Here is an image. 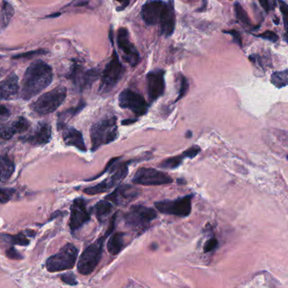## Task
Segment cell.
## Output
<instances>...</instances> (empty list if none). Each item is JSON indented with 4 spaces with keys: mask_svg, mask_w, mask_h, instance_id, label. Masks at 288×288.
<instances>
[{
    "mask_svg": "<svg viewBox=\"0 0 288 288\" xmlns=\"http://www.w3.org/2000/svg\"><path fill=\"white\" fill-rule=\"evenodd\" d=\"M276 139L278 140L282 145L288 148V132L285 130H274L273 132Z\"/></svg>",
    "mask_w": 288,
    "mask_h": 288,
    "instance_id": "e575fe53",
    "label": "cell"
},
{
    "mask_svg": "<svg viewBox=\"0 0 288 288\" xmlns=\"http://www.w3.org/2000/svg\"><path fill=\"white\" fill-rule=\"evenodd\" d=\"M124 237L125 234L121 232L112 235L107 242L108 252L111 255H117L122 250L124 246Z\"/></svg>",
    "mask_w": 288,
    "mask_h": 288,
    "instance_id": "484cf974",
    "label": "cell"
},
{
    "mask_svg": "<svg viewBox=\"0 0 288 288\" xmlns=\"http://www.w3.org/2000/svg\"><path fill=\"white\" fill-rule=\"evenodd\" d=\"M85 102L81 101L76 106L68 109L66 111H64V112L58 115V120H57L58 130H60L62 127L66 125V120L79 114V112L85 107Z\"/></svg>",
    "mask_w": 288,
    "mask_h": 288,
    "instance_id": "f1b7e54d",
    "label": "cell"
},
{
    "mask_svg": "<svg viewBox=\"0 0 288 288\" xmlns=\"http://www.w3.org/2000/svg\"><path fill=\"white\" fill-rule=\"evenodd\" d=\"M166 2L163 0H148L141 10L143 21L148 26L159 24Z\"/></svg>",
    "mask_w": 288,
    "mask_h": 288,
    "instance_id": "ac0fdd59",
    "label": "cell"
},
{
    "mask_svg": "<svg viewBox=\"0 0 288 288\" xmlns=\"http://www.w3.org/2000/svg\"><path fill=\"white\" fill-rule=\"evenodd\" d=\"M277 3H278L279 8L282 14L284 27H285L284 39H285L286 42L288 43V4L283 0H277Z\"/></svg>",
    "mask_w": 288,
    "mask_h": 288,
    "instance_id": "1f68e13d",
    "label": "cell"
},
{
    "mask_svg": "<svg viewBox=\"0 0 288 288\" xmlns=\"http://www.w3.org/2000/svg\"><path fill=\"white\" fill-rule=\"evenodd\" d=\"M140 190L134 186L125 184L119 185L112 193L105 197V199L117 206H125L138 197Z\"/></svg>",
    "mask_w": 288,
    "mask_h": 288,
    "instance_id": "2e32d148",
    "label": "cell"
},
{
    "mask_svg": "<svg viewBox=\"0 0 288 288\" xmlns=\"http://www.w3.org/2000/svg\"><path fill=\"white\" fill-rule=\"evenodd\" d=\"M10 116V111L8 108L4 105H0V120H3L4 118H8Z\"/></svg>",
    "mask_w": 288,
    "mask_h": 288,
    "instance_id": "7bdbcfd3",
    "label": "cell"
},
{
    "mask_svg": "<svg viewBox=\"0 0 288 288\" xmlns=\"http://www.w3.org/2000/svg\"><path fill=\"white\" fill-rule=\"evenodd\" d=\"M116 218H117V213L111 218V222L108 227L107 231L105 232V235L98 238L97 240H95L91 244H89L79 257V262H78V271L81 275H88L91 274L95 271L96 266H98L100 260L102 258L103 245H104L105 238L109 235H111L114 230Z\"/></svg>",
    "mask_w": 288,
    "mask_h": 288,
    "instance_id": "7a4b0ae2",
    "label": "cell"
},
{
    "mask_svg": "<svg viewBox=\"0 0 288 288\" xmlns=\"http://www.w3.org/2000/svg\"><path fill=\"white\" fill-rule=\"evenodd\" d=\"M24 233H20L16 235H0V247H12V245H20V246H27L30 244V241Z\"/></svg>",
    "mask_w": 288,
    "mask_h": 288,
    "instance_id": "cb8c5ba5",
    "label": "cell"
},
{
    "mask_svg": "<svg viewBox=\"0 0 288 288\" xmlns=\"http://www.w3.org/2000/svg\"><path fill=\"white\" fill-rule=\"evenodd\" d=\"M118 137V118L113 115L95 121L90 128L91 150L93 152L113 143Z\"/></svg>",
    "mask_w": 288,
    "mask_h": 288,
    "instance_id": "3957f363",
    "label": "cell"
},
{
    "mask_svg": "<svg viewBox=\"0 0 288 288\" xmlns=\"http://www.w3.org/2000/svg\"><path fill=\"white\" fill-rule=\"evenodd\" d=\"M1 75H2V73H0V76H1Z\"/></svg>",
    "mask_w": 288,
    "mask_h": 288,
    "instance_id": "c3c4849f",
    "label": "cell"
},
{
    "mask_svg": "<svg viewBox=\"0 0 288 288\" xmlns=\"http://www.w3.org/2000/svg\"><path fill=\"white\" fill-rule=\"evenodd\" d=\"M219 246V241L216 237H211L204 245V253H209Z\"/></svg>",
    "mask_w": 288,
    "mask_h": 288,
    "instance_id": "74e56055",
    "label": "cell"
},
{
    "mask_svg": "<svg viewBox=\"0 0 288 288\" xmlns=\"http://www.w3.org/2000/svg\"><path fill=\"white\" fill-rule=\"evenodd\" d=\"M87 203L82 197L73 200L70 210L69 227L71 231L74 232L82 228L84 225L90 220V213L86 207Z\"/></svg>",
    "mask_w": 288,
    "mask_h": 288,
    "instance_id": "5bb4252c",
    "label": "cell"
},
{
    "mask_svg": "<svg viewBox=\"0 0 288 288\" xmlns=\"http://www.w3.org/2000/svg\"><path fill=\"white\" fill-rule=\"evenodd\" d=\"M53 73L51 67L41 60L35 61L27 68L21 81L19 95L29 101L51 85Z\"/></svg>",
    "mask_w": 288,
    "mask_h": 288,
    "instance_id": "6da1fadb",
    "label": "cell"
},
{
    "mask_svg": "<svg viewBox=\"0 0 288 288\" xmlns=\"http://www.w3.org/2000/svg\"><path fill=\"white\" fill-rule=\"evenodd\" d=\"M136 120V119H135V120H131V119H129V120H124L121 121V123H122V125H130V124L134 123Z\"/></svg>",
    "mask_w": 288,
    "mask_h": 288,
    "instance_id": "f6af8a7d",
    "label": "cell"
},
{
    "mask_svg": "<svg viewBox=\"0 0 288 288\" xmlns=\"http://www.w3.org/2000/svg\"><path fill=\"white\" fill-rule=\"evenodd\" d=\"M111 174V176L106 178L105 180L102 181L101 183L97 184L96 186L87 187L84 192L87 195H98V194L104 193L111 190L112 188L117 187L121 183L125 178L127 177L128 174V165L122 164L118 165V168H116L115 171Z\"/></svg>",
    "mask_w": 288,
    "mask_h": 288,
    "instance_id": "30bf717a",
    "label": "cell"
},
{
    "mask_svg": "<svg viewBox=\"0 0 288 288\" xmlns=\"http://www.w3.org/2000/svg\"><path fill=\"white\" fill-rule=\"evenodd\" d=\"M79 250L73 244H65L59 252L49 257L46 261V267L49 272H58L73 269L76 264Z\"/></svg>",
    "mask_w": 288,
    "mask_h": 288,
    "instance_id": "5b68a950",
    "label": "cell"
},
{
    "mask_svg": "<svg viewBox=\"0 0 288 288\" xmlns=\"http://www.w3.org/2000/svg\"><path fill=\"white\" fill-rule=\"evenodd\" d=\"M235 10L236 17L239 20V22L242 23L246 27H251L252 26V23H251L250 17L248 16L247 12L244 10L243 7L241 6L240 3H235Z\"/></svg>",
    "mask_w": 288,
    "mask_h": 288,
    "instance_id": "4dcf8cb0",
    "label": "cell"
},
{
    "mask_svg": "<svg viewBox=\"0 0 288 288\" xmlns=\"http://www.w3.org/2000/svg\"><path fill=\"white\" fill-rule=\"evenodd\" d=\"M113 209V206L111 202L107 200H102L95 204L93 207V211L95 212L96 218L99 222H104L108 216L111 214V211Z\"/></svg>",
    "mask_w": 288,
    "mask_h": 288,
    "instance_id": "83f0119b",
    "label": "cell"
},
{
    "mask_svg": "<svg viewBox=\"0 0 288 288\" xmlns=\"http://www.w3.org/2000/svg\"><path fill=\"white\" fill-rule=\"evenodd\" d=\"M6 256L10 259V260H22L24 257L22 256V254L18 252L17 250L15 249V248L12 246V247L8 248L6 250Z\"/></svg>",
    "mask_w": 288,
    "mask_h": 288,
    "instance_id": "8d00e7d4",
    "label": "cell"
},
{
    "mask_svg": "<svg viewBox=\"0 0 288 288\" xmlns=\"http://www.w3.org/2000/svg\"><path fill=\"white\" fill-rule=\"evenodd\" d=\"M157 212L149 206L134 205L124 215L125 223L132 228L144 229L157 219Z\"/></svg>",
    "mask_w": 288,
    "mask_h": 288,
    "instance_id": "8992f818",
    "label": "cell"
},
{
    "mask_svg": "<svg viewBox=\"0 0 288 288\" xmlns=\"http://www.w3.org/2000/svg\"><path fill=\"white\" fill-rule=\"evenodd\" d=\"M189 89V83L186 77L181 75L180 77V88H179V93H178V97L176 99V102L181 101V99L184 98L187 94V91Z\"/></svg>",
    "mask_w": 288,
    "mask_h": 288,
    "instance_id": "836d02e7",
    "label": "cell"
},
{
    "mask_svg": "<svg viewBox=\"0 0 288 288\" xmlns=\"http://www.w3.org/2000/svg\"><path fill=\"white\" fill-rule=\"evenodd\" d=\"M16 165L8 155H0V182H6L13 175Z\"/></svg>",
    "mask_w": 288,
    "mask_h": 288,
    "instance_id": "d4e9b609",
    "label": "cell"
},
{
    "mask_svg": "<svg viewBox=\"0 0 288 288\" xmlns=\"http://www.w3.org/2000/svg\"><path fill=\"white\" fill-rule=\"evenodd\" d=\"M175 11H174L173 0H169L165 3V9L162 14L159 21L160 33L165 37H169L173 35L175 29Z\"/></svg>",
    "mask_w": 288,
    "mask_h": 288,
    "instance_id": "ffe728a7",
    "label": "cell"
},
{
    "mask_svg": "<svg viewBox=\"0 0 288 288\" xmlns=\"http://www.w3.org/2000/svg\"><path fill=\"white\" fill-rule=\"evenodd\" d=\"M192 199L193 195H188L175 200H165L156 202L154 206L158 212L164 214L186 218L190 215L192 210Z\"/></svg>",
    "mask_w": 288,
    "mask_h": 288,
    "instance_id": "52a82bcc",
    "label": "cell"
},
{
    "mask_svg": "<svg viewBox=\"0 0 288 288\" xmlns=\"http://www.w3.org/2000/svg\"><path fill=\"white\" fill-rule=\"evenodd\" d=\"M46 53H47V51H45V50H35V51H28V52H25V53L16 55L13 58H15V59H17V58H26V57H32L33 56H36V55Z\"/></svg>",
    "mask_w": 288,
    "mask_h": 288,
    "instance_id": "b9f144b4",
    "label": "cell"
},
{
    "mask_svg": "<svg viewBox=\"0 0 288 288\" xmlns=\"http://www.w3.org/2000/svg\"><path fill=\"white\" fill-rule=\"evenodd\" d=\"M165 72L154 69L147 74V89L149 101L152 103L164 95L165 92Z\"/></svg>",
    "mask_w": 288,
    "mask_h": 288,
    "instance_id": "9a60e30c",
    "label": "cell"
},
{
    "mask_svg": "<svg viewBox=\"0 0 288 288\" xmlns=\"http://www.w3.org/2000/svg\"><path fill=\"white\" fill-rule=\"evenodd\" d=\"M118 103L120 108L129 110L136 117L145 115L149 107V104L142 95L129 89H124L123 91L120 92L118 97Z\"/></svg>",
    "mask_w": 288,
    "mask_h": 288,
    "instance_id": "9c48e42d",
    "label": "cell"
},
{
    "mask_svg": "<svg viewBox=\"0 0 288 288\" xmlns=\"http://www.w3.org/2000/svg\"><path fill=\"white\" fill-rule=\"evenodd\" d=\"M259 2L263 9L266 10V12H269L275 10L277 0H259Z\"/></svg>",
    "mask_w": 288,
    "mask_h": 288,
    "instance_id": "f35d334b",
    "label": "cell"
},
{
    "mask_svg": "<svg viewBox=\"0 0 288 288\" xmlns=\"http://www.w3.org/2000/svg\"><path fill=\"white\" fill-rule=\"evenodd\" d=\"M99 72L96 69H85L79 64H73L67 78L73 82V85L79 91L83 92L89 88L98 78Z\"/></svg>",
    "mask_w": 288,
    "mask_h": 288,
    "instance_id": "7c38bea8",
    "label": "cell"
},
{
    "mask_svg": "<svg viewBox=\"0 0 288 288\" xmlns=\"http://www.w3.org/2000/svg\"><path fill=\"white\" fill-rule=\"evenodd\" d=\"M130 3V0H124L123 3L120 5V8H118L117 10L118 11H121V10H125L127 6H128V4Z\"/></svg>",
    "mask_w": 288,
    "mask_h": 288,
    "instance_id": "ee69618b",
    "label": "cell"
},
{
    "mask_svg": "<svg viewBox=\"0 0 288 288\" xmlns=\"http://www.w3.org/2000/svg\"><path fill=\"white\" fill-rule=\"evenodd\" d=\"M271 82L276 88H283L288 85V68L283 71H277L272 73Z\"/></svg>",
    "mask_w": 288,
    "mask_h": 288,
    "instance_id": "f546056e",
    "label": "cell"
},
{
    "mask_svg": "<svg viewBox=\"0 0 288 288\" xmlns=\"http://www.w3.org/2000/svg\"><path fill=\"white\" fill-rule=\"evenodd\" d=\"M19 94V79L16 73H11L0 81V101H10Z\"/></svg>",
    "mask_w": 288,
    "mask_h": 288,
    "instance_id": "44dd1931",
    "label": "cell"
},
{
    "mask_svg": "<svg viewBox=\"0 0 288 288\" xmlns=\"http://www.w3.org/2000/svg\"><path fill=\"white\" fill-rule=\"evenodd\" d=\"M201 152V148L199 146L194 145L186 149L185 152L177 156H174L171 158L165 159V161L160 164V167L166 169H176L182 164L184 159L186 158H193Z\"/></svg>",
    "mask_w": 288,
    "mask_h": 288,
    "instance_id": "603a6c76",
    "label": "cell"
},
{
    "mask_svg": "<svg viewBox=\"0 0 288 288\" xmlns=\"http://www.w3.org/2000/svg\"><path fill=\"white\" fill-rule=\"evenodd\" d=\"M16 190L12 188H3L0 187V204H5L12 200Z\"/></svg>",
    "mask_w": 288,
    "mask_h": 288,
    "instance_id": "d6a6232c",
    "label": "cell"
},
{
    "mask_svg": "<svg viewBox=\"0 0 288 288\" xmlns=\"http://www.w3.org/2000/svg\"><path fill=\"white\" fill-rule=\"evenodd\" d=\"M14 8L10 3L3 1L0 8V33L3 32L9 26L14 16Z\"/></svg>",
    "mask_w": 288,
    "mask_h": 288,
    "instance_id": "4316f807",
    "label": "cell"
},
{
    "mask_svg": "<svg viewBox=\"0 0 288 288\" xmlns=\"http://www.w3.org/2000/svg\"><path fill=\"white\" fill-rule=\"evenodd\" d=\"M133 182L142 186H163L173 182V179L167 173L153 168H141L136 171Z\"/></svg>",
    "mask_w": 288,
    "mask_h": 288,
    "instance_id": "8fae6325",
    "label": "cell"
},
{
    "mask_svg": "<svg viewBox=\"0 0 288 288\" xmlns=\"http://www.w3.org/2000/svg\"></svg>",
    "mask_w": 288,
    "mask_h": 288,
    "instance_id": "681fc988",
    "label": "cell"
},
{
    "mask_svg": "<svg viewBox=\"0 0 288 288\" xmlns=\"http://www.w3.org/2000/svg\"><path fill=\"white\" fill-rule=\"evenodd\" d=\"M256 36L257 37H260V38L267 40V41H272V42L278 41L279 39L278 35H276L275 32H271V31H266L262 34L257 35Z\"/></svg>",
    "mask_w": 288,
    "mask_h": 288,
    "instance_id": "ab89813d",
    "label": "cell"
},
{
    "mask_svg": "<svg viewBox=\"0 0 288 288\" xmlns=\"http://www.w3.org/2000/svg\"><path fill=\"white\" fill-rule=\"evenodd\" d=\"M117 39L118 48L123 54L124 60L132 67L136 66L140 62L139 52L131 41L130 35L127 29L125 27L119 29Z\"/></svg>",
    "mask_w": 288,
    "mask_h": 288,
    "instance_id": "4fadbf2b",
    "label": "cell"
},
{
    "mask_svg": "<svg viewBox=\"0 0 288 288\" xmlns=\"http://www.w3.org/2000/svg\"><path fill=\"white\" fill-rule=\"evenodd\" d=\"M178 183L179 184H185L186 183V181H185V180H182V179H179V180H178L177 181Z\"/></svg>",
    "mask_w": 288,
    "mask_h": 288,
    "instance_id": "7dc6e473",
    "label": "cell"
},
{
    "mask_svg": "<svg viewBox=\"0 0 288 288\" xmlns=\"http://www.w3.org/2000/svg\"><path fill=\"white\" fill-rule=\"evenodd\" d=\"M60 130L63 131V139L67 146L74 147L81 152H86L85 143L84 140L82 133L75 129L74 127L64 126Z\"/></svg>",
    "mask_w": 288,
    "mask_h": 288,
    "instance_id": "7402d4cb",
    "label": "cell"
},
{
    "mask_svg": "<svg viewBox=\"0 0 288 288\" xmlns=\"http://www.w3.org/2000/svg\"><path fill=\"white\" fill-rule=\"evenodd\" d=\"M223 33L231 35L232 37H233V40L235 41V43H237L240 48H242V46H243L242 37H241L240 34L237 31H235V30H228V31H223Z\"/></svg>",
    "mask_w": 288,
    "mask_h": 288,
    "instance_id": "60d3db41",
    "label": "cell"
},
{
    "mask_svg": "<svg viewBox=\"0 0 288 288\" xmlns=\"http://www.w3.org/2000/svg\"><path fill=\"white\" fill-rule=\"evenodd\" d=\"M192 136V133H191V132H190V131H188V132H187L186 133L187 137L189 138V137H190V136Z\"/></svg>",
    "mask_w": 288,
    "mask_h": 288,
    "instance_id": "bcb514c9",
    "label": "cell"
},
{
    "mask_svg": "<svg viewBox=\"0 0 288 288\" xmlns=\"http://www.w3.org/2000/svg\"><path fill=\"white\" fill-rule=\"evenodd\" d=\"M66 97V88L64 86H58L51 91L41 95L36 101L30 105V108L33 112L39 116L51 114L60 107Z\"/></svg>",
    "mask_w": 288,
    "mask_h": 288,
    "instance_id": "277c9868",
    "label": "cell"
},
{
    "mask_svg": "<svg viewBox=\"0 0 288 288\" xmlns=\"http://www.w3.org/2000/svg\"><path fill=\"white\" fill-rule=\"evenodd\" d=\"M61 280L67 284L69 286H76L78 284L76 277L73 273H65L61 275Z\"/></svg>",
    "mask_w": 288,
    "mask_h": 288,
    "instance_id": "d590c367",
    "label": "cell"
},
{
    "mask_svg": "<svg viewBox=\"0 0 288 288\" xmlns=\"http://www.w3.org/2000/svg\"><path fill=\"white\" fill-rule=\"evenodd\" d=\"M124 68L118 57L117 51H113L110 62L106 64L102 73V82L100 89L102 93L111 91L118 85L123 76Z\"/></svg>",
    "mask_w": 288,
    "mask_h": 288,
    "instance_id": "ba28073f",
    "label": "cell"
},
{
    "mask_svg": "<svg viewBox=\"0 0 288 288\" xmlns=\"http://www.w3.org/2000/svg\"><path fill=\"white\" fill-rule=\"evenodd\" d=\"M31 122L24 117H19L16 120L0 126V138L10 140L16 134L23 133L29 130Z\"/></svg>",
    "mask_w": 288,
    "mask_h": 288,
    "instance_id": "d6986e66",
    "label": "cell"
},
{
    "mask_svg": "<svg viewBox=\"0 0 288 288\" xmlns=\"http://www.w3.org/2000/svg\"><path fill=\"white\" fill-rule=\"evenodd\" d=\"M19 140L24 143L31 145H45L50 143L51 139V127L47 122H40L32 132L26 135L19 136Z\"/></svg>",
    "mask_w": 288,
    "mask_h": 288,
    "instance_id": "e0dca14e",
    "label": "cell"
}]
</instances>
